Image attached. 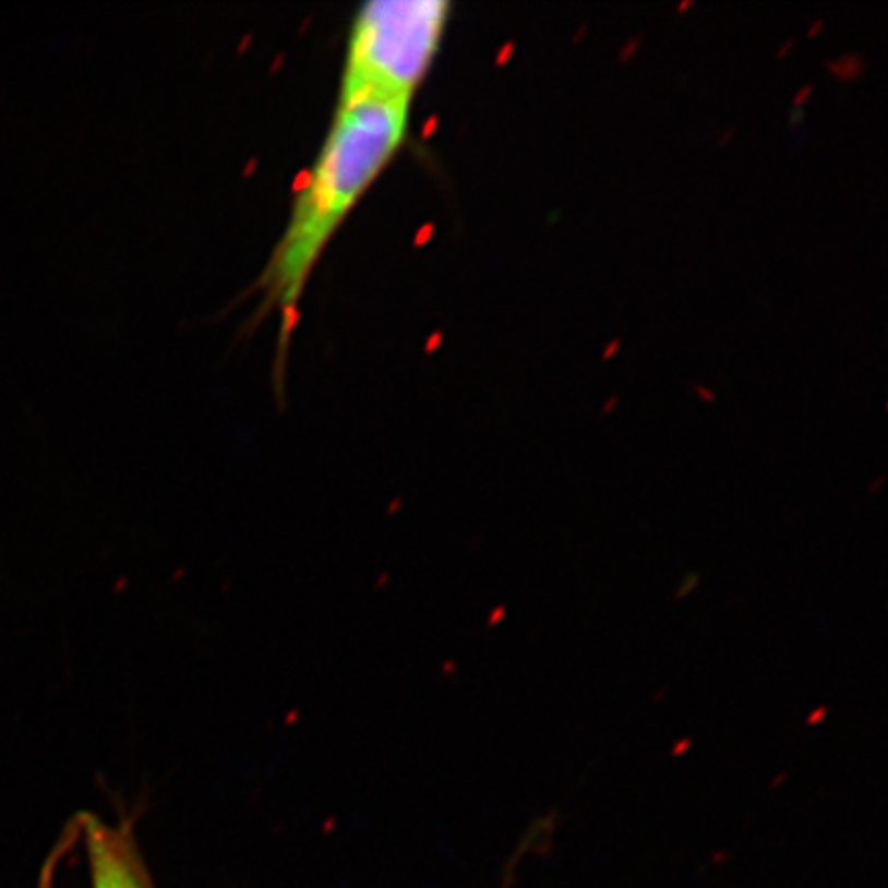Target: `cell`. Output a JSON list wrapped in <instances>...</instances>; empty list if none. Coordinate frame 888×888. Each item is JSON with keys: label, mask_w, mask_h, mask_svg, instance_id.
I'll use <instances>...</instances> for the list:
<instances>
[{"label": "cell", "mask_w": 888, "mask_h": 888, "mask_svg": "<svg viewBox=\"0 0 888 888\" xmlns=\"http://www.w3.org/2000/svg\"><path fill=\"white\" fill-rule=\"evenodd\" d=\"M411 101L338 99L317 159L297 190L285 232L257 283L262 311H278L285 332L323 251L408 141Z\"/></svg>", "instance_id": "obj_1"}, {"label": "cell", "mask_w": 888, "mask_h": 888, "mask_svg": "<svg viewBox=\"0 0 888 888\" xmlns=\"http://www.w3.org/2000/svg\"><path fill=\"white\" fill-rule=\"evenodd\" d=\"M451 4L443 0H373L356 13L338 99L413 101L441 50Z\"/></svg>", "instance_id": "obj_2"}, {"label": "cell", "mask_w": 888, "mask_h": 888, "mask_svg": "<svg viewBox=\"0 0 888 888\" xmlns=\"http://www.w3.org/2000/svg\"><path fill=\"white\" fill-rule=\"evenodd\" d=\"M83 829L89 850L93 888H144L130 839L101 820L85 815Z\"/></svg>", "instance_id": "obj_3"}]
</instances>
